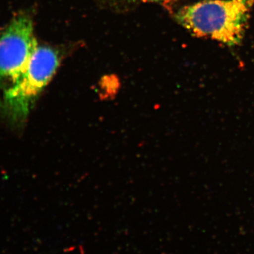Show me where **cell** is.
I'll use <instances>...</instances> for the list:
<instances>
[{
    "mask_svg": "<svg viewBox=\"0 0 254 254\" xmlns=\"http://www.w3.org/2000/svg\"><path fill=\"white\" fill-rule=\"evenodd\" d=\"M254 0H205L181 8L177 22L197 37L228 46L240 45Z\"/></svg>",
    "mask_w": 254,
    "mask_h": 254,
    "instance_id": "6da1fadb",
    "label": "cell"
},
{
    "mask_svg": "<svg viewBox=\"0 0 254 254\" xmlns=\"http://www.w3.org/2000/svg\"><path fill=\"white\" fill-rule=\"evenodd\" d=\"M61 55L56 48L37 47L19 77L5 91L3 105L10 118L22 121L32 105L59 67Z\"/></svg>",
    "mask_w": 254,
    "mask_h": 254,
    "instance_id": "7a4b0ae2",
    "label": "cell"
},
{
    "mask_svg": "<svg viewBox=\"0 0 254 254\" xmlns=\"http://www.w3.org/2000/svg\"><path fill=\"white\" fill-rule=\"evenodd\" d=\"M37 47L31 16L18 14L0 33V85L19 77Z\"/></svg>",
    "mask_w": 254,
    "mask_h": 254,
    "instance_id": "3957f363",
    "label": "cell"
},
{
    "mask_svg": "<svg viewBox=\"0 0 254 254\" xmlns=\"http://www.w3.org/2000/svg\"><path fill=\"white\" fill-rule=\"evenodd\" d=\"M124 1H131V2H145V3H155L162 5L166 9L173 11L174 5L175 4L176 0H124Z\"/></svg>",
    "mask_w": 254,
    "mask_h": 254,
    "instance_id": "277c9868",
    "label": "cell"
}]
</instances>
